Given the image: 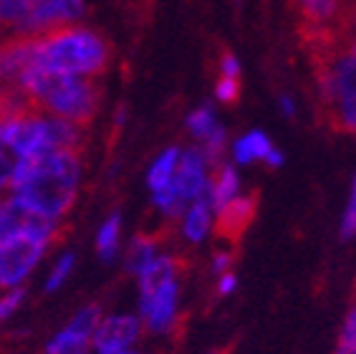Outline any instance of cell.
Instances as JSON below:
<instances>
[{
  "label": "cell",
  "instance_id": "6da1fadb",
  "mask_svg": "<svg viewBox=\"0 0 356 354\" xmlns=\"http://www.w3.org/2000/svg\"><path fill=\"white\" fill-rule=\"evenodd\" d=\"M81 177L79 152H48L35 160H18L8 190L28 210L48 220H58L71 210Z\"/></svg>",
  "mask_w": 356,
  "mask_h": 354
},
{
  "label": "cell",
  "instance_id": "7a4b0ae2",
  "mask_svg": "<svg viewBox=\"0 0 356 354\" xmlns=\"http://www.w3.org/2000/svg\"><path fill=\"white\" fill-rule=\"evenodd\" d=\"M318 84V111L339 132H356V56L349 43H321L306 48Z\"/></svg>",
  "mask_w": 356,
  "mask_h": 354
},
{
  "label": "cell",
  "instance_id": "3957f363",
  "mask_svg": "<svg viewBox=\"0 0 356 354\" xmlns=\"http://www.w3.org/2000/svg\"><path fill=\"white\" fill-rule=\"evenodd\" d=\"M35 68L66 76H102L111 61V48L102 33L83 26H63L35 36L33 56Z\"/></svg>",
  "mask_w": 356,
  "mask_h": 354
},
{
  "label": "cell",
  "instance_id": "277c9868",
  "mask_svg": "<svg viewBox=\"0 0 356 354\" xmlns=\"http://www.w3.org/2000/svg\"><path fill=\"white\" fill-rule=\"evenodd\" d=\"M18 86L31 96V102L41 111L71 124L86 127L94 122L102 104V84L86 76L51 74L41 68H26L18 79Z\"/></svg>",
  "mask_w": 356,
  "mask_h": 354
},
{
  "label": "cell",
  "instance_id": "5b68a950",
  "mask_svg": "<svg viewBox=\"0 0 356 354\" xmlns=\"http://www.w3.org/2000/svg\"><path fill=\"white\" fill-rule=\"evenodd\" d=\"M179 273L182 261L159 253L139 276V321L154 334H167L179 321Z\"/></svg>",
  "mask_w": 356,
  "mask_h": 354
},
{
  "label": "cell",
  "instance_id": "8992f818",
  "mask_svg": "<svg viewBox=\"0 0 356 354\" xmlns=\"http://www.w3.org/2000/svg\"><path fill=\"white\" fill-rule=\"evenodd\" d=\"M46 245L21 233H6L0 238V288H15L41 261Z\"/></svg>",
  "mask_w": 356,
  "mask_h": 354
},
{
  "label": "cell",
  "instance_id": "52a82bcc",
  "mask_svg": "<svg viewBox=\"0 0 356 354\" xmlns=\"http://www.w3.org/2000/svg\"><path fill=\"white\" fill-rule=\"evenodd\" d=\"M83 13H86V3L83 0H41L33 8V13L15 28V33L41 36L48 33V31H56V28L74 26Z\"/></svg>",
  "mask_w": 356,
  "mask_h": 354
},
{
  "label": "cell",
  "instance_id": "ba28073f",
  "mask_svg": "<svg viewBox=\"0 0 356 354\" xmlns=\"http://www.w3.org/2000/svg\"><path fill=\"white\" fill-rule=\"evenodd\" d=\"M207 185H210V164L202 157V152L197 147L185 150L179 155L177 172H175V180H172V192L177 195V200L182 205L195 203L197 198H202L207 192Z\"/></svg>",
  "mask_w": 356,
  "mask_h": 354
},
{
  "label": "cell",
  "instance_id": "9c48e42d",
  "mask_svg": "<svg viewBox=\"0 0 356 354\" xmlns=\"http://www.w3.org/2000/svg\"><path fill=\"white\" fill-rule=\"evenodd\" d=\"M139 332H142L139 316L119 314V316H109L99 324V329L94 332V344L99 354L127 352L139 339Z\"/></svg>",
  "mask_w": 356,
  "mask_h": 354
},
{
  "label": "cell",
  "instance_id": "30bf717a",
  "mask_svg": "<svg viewBox=\"0 0 356 354\" xmlns=\"http://www.w3.org/2000/svg\"><path fill=\"white\" fill-rule=\"evenodd\" d=\"M179 231H182V238L187 243H195V245L202 243L215 231V210L213 205H210L207 192L182 210V215H179Z\"/></svg>",
  "mask_w": 356,
  "mask_h": 354
},
{
  "label": "cell",
  "instance_id": "8fae6325",
  "mask_svg": "<svg viewBox=\"0 0 356 354\" xmlns=\"http://www.w3.org/2000/svg\"><path fill=\"white\" fill-rule=\"evenodd\" d=\"M255 215L253 195H238L233 203H227L222 210L215 213V231L225 238H238L245 231Z\"/></svg>",
  "mask_w": 356,
  "mask_h": 354
},
{
  "label": "cell",
  "instance_id": "7c38bea8",
  "mask_svg": "<svg viewBox=\"0 0 356 354\" xmlns=\"http://www.w3.org/2000/svg\"><path fill=\"white\" fill-rule=\"evenodd\" d=\"M240 192V177L238 170L233 164H218V170L210 175V185H207V198H210V205L213 210H222L227 203H233Z\"/></svg>",
  "mask_w": 356,
  "mask_h": 354
},
{
  "label": "cell",
  "instance_id": "4fadbf2b",
  "mask_svg": "<svg viewBox=\"0 0 356 354\" xmlns=\"http://www.w3.org/2000/svg\"><path fill=\"white\" fill-rule=\"evenodd\" d=\"M275 147L270 144V139H268V134H263V132H248V134H243L240 139H235L233 144V160L238 164H250L255 162V160H261V162H266L268 155L273 152Z\"/></svg>",
  "mask_w": 356,
  "mask_h": 354
},
{
  "label": "cell",
  "instance_id": "5bb4252c",
  "mask_svg": "<svg viewBox=\"0 0 356 354\" xmlns=\"http://www.w3.org/2000/svg\"><path fill=\"white\" fill-rule=\"evenodd\" d=\"M159 253H162V248H159L157 236H144L142 233V236H137V238L131 240L129 251H127V268L139 279L154 263V259H157Z\"/></svg>",
  "mask_w": 356,
  "mask_h": 354
},
{
  "label": "cell",
  "instance_id": "9a60e30c",
  "mask_svg": "<svg viewBox=\"0 0 356 354\" xmlns=\"http://www.w3.org/2000/svg\"><path fill=\"white\" fill-rule=\"evenodd\" d=\"M179 155H182V152H179L177 147H170V150H165L157 160H154V162H152L149 172H147V185H149L152 195H154V192L167 190V187L172 185L175 172H177Z\"/></svg>",
  "mask_w": 356,
  "mask_h": 354
},
{
  "label": "cell",
  "instance_id": "2e32d148",
  "mask_svg": "<svg viewBox=\"0 0 356 354\" xmlns=\"http://www.w3.org/2000/svg\"><path fill=\"white\" fill-rule=\"evenodd\" d=\"M86 347H89V337L66 327L61 334H56L54 339L48 341L46 354H86Z\"/></svg>",
  "mask_w": 356,
  "mask_h": 354
},
{
  "label": "cell",
  "instance_id": "e0dca14e",
  "mask_svg": "<svg viewBox=\"0 0 356 354\" xmlns=\"http://www.w3.org/2000/svg\"><path fill=\"white\" fill-rule=\"evenodd\" d=\"M119 231H122V218H119V213H114V215H111V218L102 225V231H99V238H96V248H99V253H102L104 261H114V259H117Z\"/></svg>",
  "mask_w": 356,
  "mask_h": 354
},
{
  "label": "cell",
  "instance_id": "ac0fdd59",
  "mask_svg": "<svg viewBox=\"0 0 356 354\" xmlns=\"http://www.w3.org/2000/svg\"><path fill=\"white\" fill-rule=\"evenodd\" d=\"M41 0H0V28H18Z\"/></svg>",
  "mask_w": 356,
  "mask_h": 354
},
{
  "label": "cell",
  "instance_id": "d6986e66",
  "mask_svg": "<svg viewBox=\"0 0 356 354\" xmlns=\"http://www.w3.org/2000/svg\"><path fill=\"white\" fill-rule=\"evenodd\" d=\"M215 127H218V124H215V114L210 107H202V109L192 111V114L187 116V130L197 137V139H205Z\"/></svg>",
  "mask_w": 356,
  "mask_h": 354
},
{
  "label": "cell",
  "instance_id": "ffe728a7",
  "mask_svg": "<svg viewBox=\"0 0 356 354\" xmlns=\"http://www.w3.org/2000/svg\"><path fill=\"white\" fill-rule=\"evenodd\" d=\"M339 231H341V238H346V240L356 238V172H354V180H351L349 200H346V210H343V215H341Z\"/></svg>",
  "mask_w": 356,
  "mask_h": 354
},
{
  "label": "cell",
  "instance_id": "44dd1931",
  "mask_svg": "<svg viewBox=\"0 0 356 354\" xmlns=\"http://www.w3.org/2000/svg\"><path fill=\"white\" fill-rule=\"evenodd\" d=\"M71 268H74V256H63L58 263H56V268L51 271V276H48V281H46V288L48 291H56V288L61 286L63 281H66V276L71 273Z\"/></svg>",
  "mask_w": 356,
  "mask_h": 354
},
{
  "label": "cell",
  "instance_id": "7402d4cb",
  "mask_svg": "<svg viewBox=\"0 0 356 354\" xmlns=\"http://www.w3.org/2000/svg\"><path fill=\"white\" fill-rule=\"evenodd\" d=\"M15 162L18 160L10 155V150H8L6 144H0V190H6L8 185H10V175H13Z\"/></svg>",
  "mask_w": 356,
  "mask_h": 354
},
{
  "label": "cell",
  "instance_id": "603a6c76",
  "mask_svg": "<svg viewBox=\"0 0 356 354\" xmlns=\"http://www.w3.org/2000/svg\"><path fill=\"white\" fill-rule=\"evenodd\" d=\"M215 94H218L220 102L233 104L235 99H238V94H240V84H238V79H220L218 88H215Z\"/></svg>",
  "mask_w": 356,
  "mask_h": 354
},
{
  "label": "cell",
  "instance_id": "cb8c5ba5",
  "mask_svg": "<svg viewBox=\"0 0 356 354\" xmlns=\"http://www.w3.org/2000/svg\"><path fill=\"white\" fill-rule=\"evenodd\" d=\"M235 291H238V276H235L233 271L220 273V276H218V284H215V293L225 299V296H233Z\"/></svg>",
  "mask_w": 356,
  "mask_h": 354
},
{
  "label": "cell",
  "instance_id": "d4e9b609",
  "mask_svg": "<svg viewBox=\"0 0 356 354\" xmlns=\"http://www.w3.org/2000/svg\"><path fill=\"white\" fill-rule=\"evenodd\" d=\"M233 263H235L233 251H218L213 256V261H210V268H213L215 276H220V273L233 271Z\"/></svg>",
  "mask_w": 356,
  "mask_h": 354
},
{
  "label": "cell",
  "instance_id": "484cf974",
  "mask_svg": "<svg viewBox=\"0 0 356 354\" xmlns=\"http://www.w3.org/2000/svg\"><path fill=\"white\" fill-rule=\"evenodd\" d=\"M220 68H222V79H238L240 74V63L233 54H225L222 61H220Z\"/></svg>",
  "mask_w": 356,
  "mask_h": 354
},
{
  "label": "cell",
  "instance_id": "4316f807",
  "mask_svg": "<svg viewBox=\"0 0 356 354\" xmlns=\"http://www.w3.org/2000/svg\"><path fill=\"white\" fill-rule=\"evenodd\" d=\"M339 337H356V304H351V309L343 316V327Z\"/></svg>",
  "mask_w": 356,
  "mask_h": 354
},
{
  "label": "cell",
  "instance_id": "83f0119b",
  "mask_svg": "<svg viewBox=\"0 0 356 354\" xmlns=\"http://www.w3.org/2000/svg\"><path fill=\"white\" fill-rule=\"evenodd\" d=\"M334 354H356V337H339Z\"/></svg>",
  "mask_w": 356,
  "mask_h": 354
},
{
  "label": "cell",
  "instance_id": "f1b7e54d",
  "mask_svg": "<svg viewBox=\"0 0 356 354\" xmlns=\"http://www.w3.org/2000/svg\"><path fill=\"white\" fill-rule=\"evenodd\" d=\"M266 164H268V167H281V164H283V152L273 150V152H270V155H268Z\"/></svg>",
  "mask_w": 356,
  "mask_h": 354
},
{
  "label": "cell",
  "instance_id": "f546056e",
  "mask_svg": "<svg viewBox=\"0 0 356 354\" xmlns=\"http://www.w3.org/2000/svg\"><path fill=\"white\" fill-rule=\"evenodd\" d=\"M6 236V200H0V238Z\"/></svg>",
  "mask_w": 356,
  "mask_h": 354
},
{
  "label": "cell",
  "instance_id": "4dcf8cb0",
  "mask_svg": "<svg viewBox=\"0 0 356 354\" xmlns=\"http://www.w3.org/2000/svg\"><path fill=\"white\" fill-rule=\"evenodd\" d=\"M281 107H283V111H286L288 116H293V114H296V107H293V102H291L288 96H283V99H281Z\"/></svg>",
  "mask_w": 356,
  "mask_h": 354
},
{
  "label": "cell",
  "instance_id": "1f68e13d",
  "mask_svg": "<svg viewBox=\"0 0 356 354\" xmlns=\"http://www.w3.org/2000/svg\"><path fill=\"white\" fill-rule=\"evenodd\" d=\"M349 51H351V56H356V38H354V41L349 43Z\"/></svg>",
  "mask_w": 356,
  "mask_h": 354
},
{
  "label": "cell",
  "instance_id": "d6a6232c",
  "mask_svg": "<svg viewBox=\"0 0 356 354\" xmlns=\"http://www.w3.org/2000/svg\"><path fill=\"white\" fill-rule=\"evenodd\" d=\"M207 354H225L222 349H213V352H207Z\"/></svg>",
  "mask_w": 356,
  "mask_h": 354
},
{
  "label": "cell",
  "instance_id": "836d02e7",
  "mask_svg": "<svg viewBox=\"0 0 356 354\" xmlns=\"http://www.w3.org/2000/svg\"><path fill=\"white\" fill-rule=\"evenodd\" d=\"M351 3H354V0H349V6H351Z\"/></svg>",
  "mask_w": 356,
  "mask_h": 354
},
{
  "label": "cell",
  "instance_id": "e575fe53",
  "mask_svg": "<svg viewBox=\"0 0 356 354\" xmlns=\"http://www.w3.org/2000/svg\"><path fill=\"white\" fill-rule=\"evenodd\" d=\"M0 319H3V314H0Z\"/></svg>",
  "mask_w": 356,
  "mask_h": 354
}]
</instances>
